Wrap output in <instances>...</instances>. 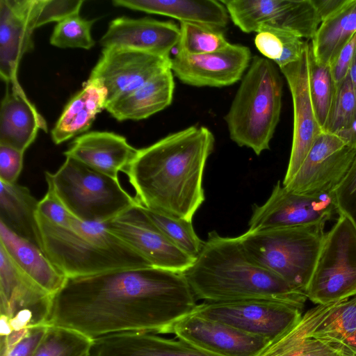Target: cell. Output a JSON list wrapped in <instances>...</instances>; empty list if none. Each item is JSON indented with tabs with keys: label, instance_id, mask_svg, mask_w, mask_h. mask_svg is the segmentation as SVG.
I'll list each match as a JSON object with an SVG mask.
<instances>
[{
	"label": "cell",
	"instance_id": "cell-7",
	"mask_svg": "<svg viewBox=\"0 0 356 356\" xmlns=\"http://www.w3.org/2000/svg\"><path fill=\"white\" fill-rule=\"evenodd\" d=\"M45 179L47 190L83 221L104 223L137 203L119 179L70 157H66L56 172H45Z\"/></svg>",
	"mask_w": 356,
	"mask_h": 356
},
{
	"label": "cell",
	"instance_id": "cell-17",
	"mask_svg": "<svg viewBox=\"0 0 356 356\" xmlns=\"http://www.w3.org/2000/svg\"><path fill=\"white\" fill-rule=\"evenodd\" d=\"M252 60L250 49L229 44L220 51L200 55L177 52L170 69L183 83L196 87H223L241 79Z\"/></svg>",
	"mask_w": 356,
	"mask_h": 356
},
{
	"label": "cell",
	"instance_id": "cell-46",
	"mask_svg": "<svg viewBox=\"0 0 356 356\" xmlns=\"http://www.w3.org/2000/svg\"><path fill=\"white\" fill-rule=\"evenodd\" d=\"M349 75L351 80L354 94L356 97V52L354 56L353 63L350 67ZM355 145L356 147V127L355 128Z\"/></svg>",
	"mask_w": 356,
	"mask_h": 356
},
{
	"label": "cell",
	"instance_id": "cell-47",
	"mask_svg": "<svg viewBox=\"0 0 356 356\" xmlns=\"http://www.w3.org/2000/svg\"><path fill=\"white\" fill-rule=\"evenodd\" d=\"M84 356H89V353H88V354H87V355H84Z\"/></svg>",
	"mask_w": 356,
	"mask_h": 356
},
{
	"label": "cell",
	"instance_id": "cell-37",
	"mask_svg": "<svg viewBox=\"0 0 356 356\" xmlns=\"http://www.w3.org/2000/svg\"><path fill=\"white\" fill-rule=\"evenodd\" d=\"M177 52L200 55L223 49L229 44L223 32L205 26L181 22Z\"/></svg>",
	"mask_w": 356,
	"mask_h": 356
},
{
	"label": "cell",
	"instance_id": "cell-15",
	"mask_svg": "<svg viewBox=\"0 0 356 356\" xmlns=\"http://www.w3.org/2000/svg\"><path fill=\"white\" fill-rule=\"evenodd\" d=\"M310 51V40H306L300 59L280 68L289 86L293 108L292 145L283 186L291 180L314 142L323 132L318 122L309 91Z\"/></svg>",
	"mask_w": 356,
	"mask_h": 356
},
{
	"label": "cell",
	"instance_id": "cell-27",
	"mask_svg": "<svg viewBox=\"0 0 356 356\" xmlns=\"http://www.w3.org/2000/svg\"><path fill=\"white\" fill-rule=\"evenodd\" d=\"M174 90L172 72L168 68L133 92L107 104L105 109L118 121L145 119L171 104Z\"/></svg>",
	"mask_w": 356,
	"mask_h": 356
},
{
	"label": "cell",
	"instance_id": "cell-43",
	"mask_svg": "<svg viewBox=\"0 0 356 356\" xmlns=\"http://www.w3.org/2000/svg\"><path fill=\"white\" fill-rule=\"evenodd\" d=\"M49 324L32 327L29 333L1 356H33Z\"/></svg>",
	"mask_w": 356,
	"mask_h": 356
},
{
	"label": "cell",
	"instance_id": "cell-31",
	"mask_svg": "<svg viewBox=\"0 0 356 356\" xmlns=\"http://www.w3.org/2000/svg\"><path fill=\"white\" fill-rule=\"evenodd\" d=\"M254 44L259 51L282 68L300 59L306 40L297 33L267 25L257 31Z\"/></svg>",
	"mask_w": 356,
	"mask_h": 356
},
{
	"label": "cell",
	"instance_id": "cell-29",
	"mask_svg": "<svg viewBox=\"0 0 356 356\" xmlns=\"http://www.w3.org/2000/svg\"><path fill=\"white\" fill-rule=\"evenodd\" d=\"M355 33L356 0H346L334 13L321 22L310 40L315 60L330 66Z\"/></svg>",
	"mask_w": 356,
	"mask_h": 356
},
{
	"label": "cell",
	"instance_id": "cell-13",
	"mask_svg": "<svg viewBox=\"0 0 356 356\" xmlns=\"http://www.w3.org/2000/svg\"><path fill=\"white\" fill-rule=\"evenodd\" d=\"M335 213L334 191L300 194L289 191L278 181L267 201L261 206H253L248 229L325 225Z\"/></svg>",
	"mask_w": 356,
	"mask_h": 356
},
{
	"label": "cell",
	"instance_id": "cell-24",
	"mask_svg": "<svg viewBox=\"0 0 356 356\" xmlns=\"http://www.w3.org/2000/svg\"><path fill=\"white\" fill-rule=\"evenodd\" d=\"M7 86L1 102L0 145L24 152L38 130L47 132V122L21 86Z\"/></svg>",
	"mask_w": 356,
	"mask_h": 356
},
{
	"label": "cell",
	"instance_id": "cell-22",
	"mask_svg": "<svg viewBox=\"0 0 356 356\" xmlns=\"http://www.w3.org/2000/svg\"><path fill=\"white\" fill-rule=\"evenodd\" d=\"M126 138L113 132L90 131L76 137L63 152L89 168L118 179L137 154Z\"/></svg>",
	"mask_w": 356,
	"mask_h": 356
},
{
	"label": "cell",
	"instance_id": "cell-39",
	"mask_svg": "<svg viewBox=\"0 0 356 356\" xmlns=\"http://www.w3.org/2000/svg\"><path fill=\"white\" fill-rule=\"evenodd\" d=\"M82 0H37L35 29L79 15Z\"/></svg>",
	"mask_w": 356,
	"mask_h": 356
},
{
	"label": "cell",
	"instance_id": "cell-44",
	"mask_svg": "<svg viewBox=\"0 0 356 356\" xmlns=\"http://www.w3.org/2000/svg\"><path fill=\"white\" fill-rule=\"evenodd\" d=\"M356 52V33L343 47L331 64V71L337 88L349 74L351 65Z\"/></svg>",
	"mask_w": 356,
	"mask_h": 356
},
{
	"label": "cell",
	"instance_id": "cell-21",
	"mask_svg": "<svg viewBox=\"0 0 356 356\" xmlns=\"http://www.w3.org/2000/svg\"><path fill=\"white\" fill-rule=\"evenodd\" d=\"M299 322L309 337L328 343L343 356H356V296L317 305Z\"/></svg>",
	"mask_w": 356,
	"mask_h": 356
},
{
	"label": "cell",
	"instance_id": "cell-4",
	"mask_svg": "<svg viewBox=\"0 0 356 356\" xmlns=\"http://www.w3.org/2000/svg\"><path fill=\"white\" fill-rule=\"evenodd\" d=\"M35 219L41 250L67 278L152 266L105 222L83 221L72 215L58 225L37 213Z\"/></svg>",
	"mask_w": 356,
	"mask_h": 356
},
{
	"label": "cell",
	"instance_id": "cell-41",
	"mask_svg": "<svg viewBox=\"0 0 356 356\" xmlns=\"http://www.w3.org/2000/svg\"><path fill=\"white\" fill-rule=\"evenodd\" d=\"M24 152L0 145V181L17 183L23 168Z\"/></svg>",
	"mask_w": 356,
	"mask_h": 356
},
{
	"label": "cell",
	"instance_id": "cell-12",
	"mask_svg": "<svg viewBox=\"0 0 356 356\" xmlns=\"http://www.w3.org/2000/svg\"><path fill=\"white\" fill-rule=\"evenodd\" d=\"M105 224L152 267L184 273L195 259L170 241L138 202Z\"/></svg>",
	"mask_w": 356,
	"mask_h": 356
},
{
	"label": "cell",
	"instance_id": "cell-42",
	"mask_svg": "<svg viewBox=\"0 0 356 356\" xmlns=\"http://www.w3.org/2000/svg\"><path fill=\"white\" fill-rule=\"evenodd\" d=\"M36 213L47 221L58 225L65 223L72 215L48 190L38 202Z\"/></svg>",
	"mask_w": 356,
	"mask_h": 356
},
{
	"label": "cell",
	"instance_id": "cell-10",
	"mask_svg": "<svg viewBox=\"0 0 356 356\" xmlns=\"http://www.w3.org/2000/svg\"><path fill=\"white\" fill-rule=\"evenodd\" d=\"M235 26L246 33L262 25L293 31L306 40L321 20L312 0H221Z\"/></svg>",
	"mask_w": 356,
	"mask_h": 356
},
{
	"label": "cell",
	"instance_id": "cell-14",
	"mask_svg": "<svg viewBox=\"0 0 356 356\" xmlns=\"http://www.w3.org/2000/svg\"><path fill=\"white\" fill-rule=\"evenodd\" d=\"M355 154L356 149L348 146L340 137L323 131L293 177L284 186L300 194L332 193L346 175Z\"/></svg>",
	"mask_w": 356,
	"mask_h": 356
},
{
	"label": "cell",
	"instance_id": "cell-38",
	"mask_svg": "<svg viewBox=\"0 0 356 356\" xmlns=\"http://www.w3.org/2000/svg\"><path fill=\"white\" fill-rule=\"evenodd\" d=\"M95 22L76 15L58 22L50 38L51 44L60 48L91 49L95 44L91 35Z\"/></svg>",
	"mask_w": 356,
	"mask_h": 356
},
{
	"label": "cell",
	"instance_id": "cell-28",
	"mask_svg": "<svg viewBox=\"0 0 356 356\" xmlns=\"http://www.w3.org/2000/svg\"><path fill=\"white\" fill-rule=\"evenodd\" d=\"M107 90L96 79H88L82 89L65 106L51 130V138L56 145L86 131L97 115L105 108Z\"/></svg>",
	"mask_w": 356,
	"mask_h": 356
},
{
	"label": "cell",
	"instance_id": "cell-19",
	"mask_svg": "<svg viewBox=\"0 0 356 356\" xmlns=\"http://www.w3.org/2000/svg\"><path fill=\"white\" fill-rule=\"evenodd\" d=\"M37 0H0V75L20 86L17 71L23 56L33 49Z\"/></svg>",
	"mask_w": 356,
	"mask_h": 356
},
{
	"label": "cell",
	"instance_id": "cell-6",
	"mask_svg": "<svg viewBox=\"0 0 356 356\" xmlns=\"http://www.w3.org/2000/svg\"><path fill=\"white\" fill-rule=\"evenodd\" d=\"M325 226L248 229L238 238L254 261L305 294L324 239Z\"/></svg>",
	"mask_w": 356,
	"mask_h": 356
},
{
	"label": "cell",
	"instance_id": "cell-16",
	"mask_svg": "<svg viewBox=\"0 0 356 356\" xmlns=\"http://www.w3.org/2000/svg\"><path fill=\"white\" fill-rule=\"evenodd\" d=\"M170 58L129 48L105 47L89 79L102 83L107 90V104L170 68Z\"/></svg>",
	"mask_w": 356,
	"mask_h": 356
},
{
	"label": "cell",
	"instance_id": "cell-20",
	"mask_svg": "<svg viewBox=\"0 0 356 356\" xmlns=\"http://www.w3.org/2000/svg\"><path fill=\"white\" fill-rule=\"evenodd\" d=\"M179 35V27L171 21L121 17L110 22L99 43L104 48L124 47L169 58Z\"/></svg>",
	"mask_w": 356,
	"mask_h": 356
},
{
	"label": "cell",
	"instance_id": "cell-11",
	"mask_svg": "<svg viewBox=\"0 0 356 356\" xmlns=\"http://www.w3.org/2000/svg\"><path fill=\"white\" fill-rule=\"evenodd\" d=\"M53 297L27 278L0 248L1 321L9 334L49 324Z\"/></svg>",
	"mask_w": 356,
	"mask_h": 356
},
{
	"label": "cell",
	"instance_id": "cell-18",
	"mask_svg": "<svg viewBox=\"0 0 356 356\" xmlns=\"http://www.w3.org/2000/svg\"><path fill=\"white\" fill-rule=\"evenodd\" d=\"M172 333L179 339L217 356H259L270 343L194 313L179 321Z\"/></svg>",
	"mask_w": 356,
	"mask_h": 356
},
{
	"label": "cell",
	"instance_id": "cell-1",
	"mask_svg": "<svg viewBox=\"0 0 356 356\" xmlns=\"http://www.w3.org/2000/svg\"><path fill=\"white\" fill-rule=\"evenodd\" d=\"M196 300L183 273L152 266L110 271L67 278L53 297L49 324L93 341L123 332L172 333L195 311Z\"/></svg>",
	"mask_w": 356,
	"mask_h": 356
},
{
	"label": "cell",
	"instance_id": "cell-8",
	"mask_svg": "<svg viewBox=\"0 0 356 356\" xmlns=\"http://www.w3.org/2000/svg\"><path fill=\"white\" fill-rule=\"evenodd\" d=\"M305 294L317 305L356 296V229L346 216L325 232Z\"/></svg>",
	"mask_w": 356,
	"mask_h": 356
},
{
	"label": "cell",
	"instance_id": "cell-9",
	"mask_svg": "<svg viewBox=\"0 0 356 356\" xmlns=\"http://www.w3.org/2000/svg\"><path fill=\"white\" fill-rule=\"evenodd\" d=\"M302 311L286 302L255 299L204 302L193 313L272 342L300 321Z\"/></svg>",
	"mask_w": 356,
	"mask_h": 356
},
{
	"label": "cell",
	"instance_id": "cell-25",
	"mask_svg": "<svg viewBox=\"0 0 356 356\" xmlns=\"http://www.w3.org/2000/svg\"><path fill=\"white\" fill-rule=\"evenodd\" d=\"M0 247L17 268L32 282L54 296L67 277L35 243L19 236L0 222Z\"/></svg>",
	"mask_w": 356,
	"mask_h": 356
},
{
	"label": "cell",
	"instance_id": "cell-40",
	"mask_svg": "<svg viewBox=\"0 0 356 356\" xmlns=\"http://www.w3.org/2000/svg\"><path fill=\"white\" fill-rule=\"evenodd\" d=\"M337 213L348 218L356 229V154L341 182L334 191Z\"/></svg>",
	"mask_w": 356,
	"mask_h": 356
},
{
	"label": "cell",
	"instance_id": "cell-23",
	"mask_svg": "<svg viewBox=\"0 0 356 356\" xmlns=\"http://www.w3.org/2000/svg\"><path fill=\"white\" fill-rule=\"evenodd\" d=\"M89 356H217L181 339L163 338L151 332H132L106 335L93 341Z\"/></svg>",
	"mask_w": 356,
	"mask_h": 356
},
{
	"label": "cell",
	"instance_id": "cell-32",
	"mask_svg": "<svg viewBox=\"0 0 356 356\" xmlns=\"http://www.w3.org/2000/svg\"><path fill=\"white\" fill-rule=\"evenodd\" d=\"M259 356H343L328 343L305 333L298 322L270 342Z\"/></svg>",
	"mask_w": 356,
	"mask_h": 356
},
{
	"label": "cell",
	"instance_id": "cell-34",
	"mask_svg": "<svg viewBox=\"0 0 356 356\" xmlns=\"http://www.w3.org/2000/svg\"><path fill=\"white\" fill-rule=\"evenodd\" d=\"M93 340L64 327L49 325L33 356H84Z\"/></svg>",
	"mask_w": 356,
	"mask_h": 356
},
{
	"label": "cell",
	"instance_id": "cell-36",
	"mask_svg": "<svg viewBox=\"0 0 356 356\" xmlns=\"http://www.w3.org/2000/svg\"><path fill=\"white\" fill-rule=\"evenodd\" d=\"M140 206L149 219L170 241L190 256L196 258L204 241L196 234L192 222Z\"/></svg>",
	"mask_w": 356,
	"mask_h": 356
},
{
	"label": "cell",
	"instance_id": "cell-3",
	"mask_svg": "<svg viewBox=\"0 0 356 356\" xmlns=\"http://www.w3.org/2000/svg\"><path fill=\"white\" fill-rule=\"evenodd\" d=\"M196 299L204 302L273 300L303 309L307 296L261 266L247 254L238 236L208 234L192 266L183 273Z\"/></svg>",
	"mask_w": 356,
	"mask_h": 356
},
{
	"label": "cell",
	"instance_id": "cell-5",
	"mask_svg": "<svg viewBox=\"0 0 356 356\" xmlns=\"http://www.w3.org/2000/svg\"><path fill=\"white\" fill-rule=\"evenodd\" d=\"M282 88L275 63L253 56L225 116L232 141L258 156L269 149L280 118Z\"/></svg>",
	"mask_w": 356,
	"mask_h": 356
},
{
	"label": "cell",
	"instance_id": "cell-30",
	"mask_svg": "<svg viewBox=\"0 0 356 356\" xmlns=\"http://www.w3.org/2000/svg\"><path fill=\"white\" fill-rule=\"evenodd\" d=\"M38 202L28 188L1 181L0 222L40 248L35 219Z\"/></svg>",
	"mask_w": 356,
	"mask_h": 356
},
{
	"label": "cell",
	"instance_id": "cell-35",
	"mask_svg": "<svg viewBox=\"0 0 356 356\" xmlns=\"http://www.w3.org/2000/svg\"><path fill=\"white\" fill-rule=\"evenodd\" d=\"M337 90L330 66L318 63L311 48L309 91L314 112L323 131L330 113Z\"/></svg>",
	"mask_w": 356,
	"mask_h": 356
},
{
	"label": "cell",
	"instance_id": "cell-45",
	"mask_svg": "<svg viewBox=\"0 0 356 356\" xmlns=\"http://www.w3.org/2000/svg\"><path fill=\"white\" fill-rule=\"evenodd\" d=\"M346 0H312L321 22L334 13Z\"/></svg>",
	"mask_w": 356,
	"mask_h": 356
},
{
	"label": "cell",
	"instance_id": "cell-2",
	"mask_svg": "<svg viewBox=\"0 0 356 356\" xmlns=\"http://www.w3.org/2000/svg\"><path fill=\"white\" fill-rule=\"evenodd\" d=\"M214 136L207 127L191 126L138 149L124 172L142 206L192 222L205 200V164Z\"/></svg>",
	"mask_w": 356,
	"mask_h": 356
},
{
	"label": "cell",
	"instance_id": "cell-33",
	"mask_svg": "<svg viewBox=\"0 0 356 356\" xmlns=\"http://www.w3.org/2000/svg\"><path fill=\"white\" fill-rule=\"evenodd\" d=\"M355 127L356 97L348 74L337 88L335 99L323 131L338 136L348 146L356 149Z\"/></svg>",
	"mask_w": 356,
	"mask_h": 356
},
{
	"label": "cell",
	"instance_id": "cell-26",
	"mask_svg": "<svg viewBox=\"0 0 356 356\" xmlns=\"http://www.w3.org/2000/svg\"><path fill=\"white\" fill-rule=\"evenodd\" d=\"M115 6L151 14L161 15L180 22L197 24L222 31L229 22V14L216 0H114Z\"/></svg>",
	"mask_w": 356,
	"mask_h": 356
}]
</instances>
